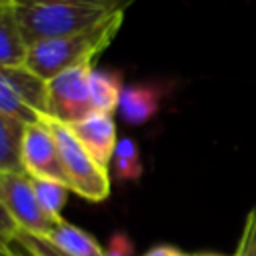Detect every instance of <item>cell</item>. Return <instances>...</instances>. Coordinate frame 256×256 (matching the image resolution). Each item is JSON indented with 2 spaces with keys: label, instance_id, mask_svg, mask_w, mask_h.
I'll return each instance as SVG.
<instances>
[{
  "label": "cell",
  "instance_id": "cell-9",
  "mask_svg": "<svg viewBox=\"0 0 256 256\" xmlns=\"http://www.w3.org/2000/svg\"><path fill=\"white\" fill-rule=\"evenodd\" d=\"M162 96H164V90L160 84H150V82L126 84L116 112L126 124H132V126L144 124L156 116Z\"/></svg>",
  "mask_w": 256,
  "mask_h": 256
},
{
  "label": "cell",
  "instance_id": "cell-6",
  "mask_svg": "<svg viewBox=\"0 0 256 256\" xmlns=\"http://www.w3.org/2000/svg\"><path fill=\"white\" fill-rule=\"evenodd\" d=\"M0 202L22 232L48 236L56 224L40 206L28 174L0 172Z\"/></svg>",
  "mask_w": 256,
  "mask_h": 256
},
{
  "label": "cell",
  "instance_id": "cell-18",
  "mask_svg": "<svg viewBox=\"0 0 256 256\" xmlns=\"http://www.w3.org/2000/svg\"><path fill=\"white\" fill-rule=\"evenodd\" d=\"M18 232L20 228L16 226V222L10 218V214L0 202V256H14L12 248H14Z\"/></svg>",
  "mask_w": 256,
  "mask_h": 256
},
{
  "label": "cell",
  "instance_id": "cell-13",
  "mask_svg": "<svg viewBox=\"0 0 256 256\" xmlns=\"http://www.w3.org/2000/svg\"><path fill=\"white\" fill-rule=\"evenodd\" d=\"M46 238L72 256H104V248L88 232L66 222L64 218L54 224Z\"/></svg>",
  "mask_w": 256,
  "mask_h": 256
},
{
  "label": "cell",
  "instance_id": "cell-11",
  "mask_svg": "<svg viewBox=\"0 0 256 256\" xmlns=\"http://www.w3.org/2000/svg\"><path fill=\"white\" fill-rule=\"evenodd\" d=\"M24 130V122L0 112V172L26 174L22 164Z\"/></svg>",
  "mask_w": 256,
  "mask_h": 256
},
{
  "label": "cell",
  "instance_id": "cell-5",
  "mask_svg": "<svg viewBox=\"0 0 256 256\" xmlns=\"http://www.w3.org/2000/svg\"><path fill=\"white\" fill-rule=\"evenodd\" d=\"M46 98L48 82L32 70L0 66V112L24 124L42 122L46 120Z\"/></svg>",
  "mask_w": 256,
  "mask_h": 256
},
{
  "label": "cell",
  "instance_id": "cell-16",
  "mask_svg": "<svg viewBox=\"0 0 256 256\" xmlns=\"http://www.w3.org/2000/svg\"><path fill=\"white\" fill-rule=\"evenodd\" d=\"M22 250L30 252L32 256H72L66 250H62L60 246H56L54 242H50L46 236H36V234H28V232H18L16 234V242Z\"/></svg>",
  "mask_w": 256,
  "mask_h": 256
},
{
  "label": "cell",
  "instance_id": "cell-23",
  "mask_svg": "<svg viewBox=\"0 0 256 256\" xmlns=\"http://www.w3.org/2000/svg\"><path fill=\"white\" fill-rule=\"evenodd\" d=\"M2 4H12V0H0V6Z\"/></svg>",
  "mask_w": 256,
  "mask_h": 256
},
{
  "label": "cell",
  "instance_id": "cell-7",
  "mask_svg": "<svg viewBox=\"0 0 256 256\" xmlns=\"http://www.w3.org/2000/svg\"><path fill=\"white\" fill-rule=\"evenodd\" d=\"M22 164H24V172L32 178L54 180L68 186L58 144L48 120L26 124L24 140H22Z\"/></svg>",
  "mask_w": 256,
  "mask_h": 256
},
{
  "label": "cell",
  "instance_id": "cell-1",
  "mask_svg": "<svg viewBox=\"0 0 256 256\" xmlns=\"http://www.w3.org/2000/svg\"><path fill=\"white\" fill-rule=\"evenodd\" d=\"M130 0H12V10L28 44L84 30Z\"/></svg>",
  "mask_w": 256,
  "mask_h": 256
},
{
  "label": "cell",
  "instance_id": "cell-4",
  "mask_svg": "<svg viewBox=\"0 0 256 256\" xmlns=\"http://www.w3.org/2000/svg\"><path fill=\"white\" fill-rule=\"evenodd\" d=\"M92 64H82L60 72L48 80L46 118L72 126L96 112L90 96V74Z\"/></svg>",
  "mask_w": 256,
  "mask_h": 256
},
{
  "label": "cell",
  "instance_id": "cell-22",
  "mask_svg": "<svg viewBox=\"0 0 256 256\" xmlns=\"http://www.w3.org/2000/svg\"><path fill=\"white\" fill-rule=\"evenodd\" d=\"M192 256H224V254H214V252H202V254H192Z\"/></svg>",
  "mask_w": 256,
  "mask_h": 256
},
{
  "label": "cell",
  "instance_id": "cell-19",
  "mask_svg": "<svg viewBox=\"0 0 256 256\" xmlns=\"http://www.w3.org/2000/svg\"><path fill=\"white\" fill-rule=\"evenodd\" d=\"M104 256H132V242L126 234H114L110 238L108 250H104Z\"/></svg>",
  "mask_w": 256,
  "mask_h": 256
},
{
  "label": "cell",
  "instance_id": "cell-15",
  "mask_svg": "<svg viewBox=\"0 0 256 256\" xmlns=\"http://www.w3.org/2000/svg\"><path fill=\"white\" fill-rule=\"evenodd\" d=\"M32 188L36 192V198L40 202V206L44 208V212L54 220V222H60L62 216V208L66 204V198H68V192H72L66 184L62 182H54V180H42V178H32Z\"/></svg>",
  "mask_w": 256,
  "mask_h": 256
},
{
  "label": "cell",
  "instance_id": "cell-17",
  "mask_svg": "<svg viewBox=\"0 0 256 256\" xmlns=\"http://www.w3.org/2000/svg\"><path fill=\"white\" fill-rule=\"evenodd\" d=\"M232 256H256V208L246 214L236 252Z\"/></svg>",
  "mask_w": 256,
  "mask_h": 256
},
{
  "label": "cell",
  "instance_id": "cell-10",
  "mask_svg": "<svg viewBox=\"0 0 256 256\" xmlns=\"http://www.w3.org/2000/svg\"><path fill=\"white\" fill-rule=\"evenodd\" d=\"M30 44L26 42L22 28L10 4L0 6V66L20 68L26 66Z\"/></svg>",
  "mask_w": 256,
  "mask_h": 256
},
{
  "label": "cell",
  "instance_id": "cell-21",
  "mask_svg": "<svg viewBox=\"0 0 256 256\" xmlns=\"http://www.w3.org/2000/svg\"><path fill=\"white\" fill-rule=\"evenodd\" d=\"M12 252H14V256H32L30 252H26V250H22L18 244H14V248H12Z\"/></svg>",
  "mask_w": 256,
  "mask_h": 256
},
{
  "label": "cell",
  "instance_id": "cell-8",
  "mask_svg": "<svg viewBox=\"0 0 256 256\" xmlns=\"http://www.w3.org/2000/svg\"><path fill=\"white\" fill-rule=\"evenodd\" d=\"M70 130L74 132L78 142L84 146V150L92 156V160L108 170L112 154H114L116 144H118L114 116L94 112L92 116L84 118L82 122L72 124Z\"/></svg>",
  "mask_w": 256,
  "mask_h": 256
},
{
  "label": "cell",
  "instance_id": "cell-3",
  "mask_svg": "<svg viewBox=\"0 0 256 256\" xmlns=\"http://www.w3.org/2000/svg\"><path fill=\"white\" fill-rule=\"evenodd\" d=\"M48 124L52 128V134L58 144V152H60V160H62V166L66 172L68 188L88 202L106 200L110 194L108 170L92 160V156L78 142V138L74 136L70 126L54 122V120H48Z\"/></svg>",
  "mask_w": 256,
  "mask_h": 256
},
{
  "label": "cell",
  "instance_id": "cell-24",
  "mask_svg": "<svg viewBox=\"0 0 256 256\" xmlns=\"http://www.w3.org/2000/svg\"><path fill=\"white\" fill-rule=\"evenodd\" d=\"M2 6H4V4H2Z\"/></svg>",
  "mask_w": 256,
  "mask_h": 256
},
{
  "label": "cell",
  "instance_id": "cell-20",
  "mask_svg": "<svg viewBox=\"0 0 256 256\" xmlns=\"http://www.w3.org/2000/svg\"><path fill=\"white\" fill-rule=\"evenodd\" d=\"M144 256H190V254H184L182 250H178L176 246H170V244H158V246L150 248Z\"/></svg>",
  "mask_w": 256,
  "mask_h": 256
},
{
  "label": "cell",
  "instance_id": "cell-14",
  "mask_svg": "<svg viewBox=\"0 0 256 256\" xmlns=\"http://www.w3.org/2000/svg\"><path fill=\"white\" fill-rule=\"evenodd\" d=\"M110 168L116 180L128 182V180H138L142 176V162H140V152L138 146L132 138H120L116 144V150L110 160Z\"/></svg>",
  "mask_w": 256,
  "mask_h": 256
},
{
  "label": "cell",
  "instance_id": "cell-2",
  "mask_svg": "<svg viewBox=\"0 0 256 256\" xmlns=\"http://www.w3.org/2000/svg\"><path fill=\"white\" fill-rule=\"evenodd\" d=\"M122 22L124 10H118L84 30L38 40L28 48L26 68L48 82L64 70L92 64V60L110 46Z\"/></svg>",
  "mask_w": 256,
  "mask_h": 256
},
{
  "label": "cell",
  "instance_id": "cell-12",
  "mask_svg": "<svg viewBox=\"0 0 256 256\" xmlns=\"http://www.w3.org/2000/svg\"><path fill=\"white\" fill-rule=\"evenodd\" d=\"M124 76L120 70H98L92 68L90 74V96L96 112L112 114L118 110V102L124 90Z\"/></svg>",
  "mask_w": 256,
  "mask_h": 256
}]
</instances>
